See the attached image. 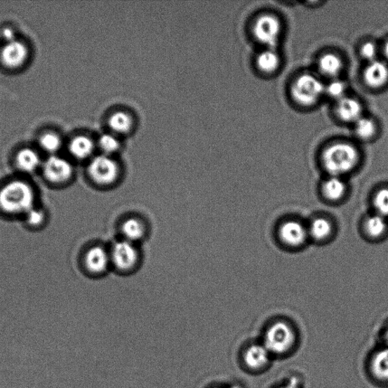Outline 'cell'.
<instances>
[{"label":"cell","mask_w":388,"mask_h":388,"mask_svg":"<svg viewBox=\"0 0 388 388\" xmlns=\"http://www.w3.org/2000/svg\"><path fill=\"white\" fill-rule=\"evenodd\" d=\"M347 188L342 178L330 176L323 185L321 192L326 200L330 202L342 201L347 194Z\"/></svg>","instance_id":"17"},{"label":"cell","mask_w":388,"mask_h":388,"mask_svg":"<svg viewBox=\"0 0 388 388\" xmlns=\"http://www.w3.org/2000/svg\"><path fill=\"white\" fill-rule=\"evenodd\" d=\"M326 86L315 75L301 74L291 86V95L302 107H312L323 97Z\"/></svg>","instance_id":"6"},{"label":"cell","mask_w":388,"mask_h":388,"mask_svg":"<svg viewBox=\"0 0 388 388\" xmlns=\"http://www.w3.org/2000/svg\"><path fill=\"white\" fill-rule=\"evenodd\" d=\"M257 335L276 362L288 361L295 356L305 342L301 330L286 319L269 321Z\"/></svg>","instance_id":"1"},{"label":"cell","mask_w":388,"mask_h":388,"mask_svg":"<svg viewBox=\"0 0 388 388\" xmlns=\"http://www.w3.org/2000/svg\"><path fill=\"white\" fill-rule=\"evenodd\" d=\"M88 174L92 181L100 186L114 184L119 176V168L114 159L108 155H100L91 160Z\"/></svg>","instance_id":"8"},{"label":"cell","mask_w":388,"mask_h":388,"mask_svg":"<svg viewBox=\"0 0 388 388\" xmlns=\"http://www.w3.org/2000/svg\"><path fill=\"white\" fill-rule=\"evenodd\" d=\"M257 68L265 74L276 72L281 65V58L278 52L272 48L261 52L257 58Z\"/></svg>","instance_id":"20"},{"label":"cell","mask_w":388,"mask_h":388,"mask_svg":"<svg viewBox=\"0 0 388 388\" xmlns=\"http://www.w3.org/2000/svg\"><path fill=\"white\" fill-rule=\"evenodd\" d=\"M99 146L105 155L116 152L120 147L118 138L112 134H104L99 139Z\"/></svg>","instance_id":"29"},{"label":"cell","mask_w":388,"mask_h":388,"mask_svg":"<svg viewBox=\"0 0 388 388\" xmlns=\"http://www.w3.org/2000/svg\"><path fill=\"white\" fill-rule=\"evenodd\" d=\"M359 153L352 145L337 143L327 147L323 156V163L330 176L342 178L354 171L359 163Z\"/></svg>","instance_id":"5"},{"label":"cell","mask_w":388,"mask_h":388,"mask_svg":"<svg viewBox=\"0 0 388 388\" xmlns=\"http://www.w3.org/2000/svg\"><path fill=\"white\" fill-rule=\"evenodd\" d=\"M109 125L111 129L118 134H126L133 126V120L127 112L119 111L110 116Z\"/></svg>","instance_id":"25"},{"label":"cell","mask_w":388,"mask_h":388,"mask_svg":"<svg viewBox=\"0 0 388 388\" xmlns=\"http://www.w3.org/2000/svg\"><path fill=\"white\" fill-rule=\"evenodd\" d=\"M264 388H309V384L304 372L290 368L271 378Z\"/></svg>","instance_id":"12"},{"label":"cell","mask_w":388,"mask_h":388,"mask_svg":"<svg viewBox=\"0 0 388 388\" xmlns=\"http://www.w3.org/2000/svg\"><path fill=\"white\" fill-rule=\"evenodd\" d=\"M383 51L385 58L388 60V41L384 44Z\"/></svg>","instance_id":"35"},{"label":"cell","mask_w":388,"mask_h":388,"mask_svg":"<svg viewBox=\"0 0 388 388\" xmlns=\"http://www.w3.org/2000/svg\"><path fill=\"white\" fill-rule=\"evenodd\" d=\"M309 238L316 242L328 240L333 232V225L326 218H316L307 227Z\"/></svg>","instance_id":"19"},{"label":"cell","mask_w":388,"mask_h":388,"mask_svg":"<svg viewBox=\"0 0 388 388\" xmlns=\"http://www.w3.org/2000/svg\"><path fill=\"white\" fill-rule=\"evenodd\" d=\"M34 187L22 180L8 182L0 188V211L8 215L22 216L35 206Z\"/></svg>","instance_id":"3"},{"label":"cell","mask_w":388,"mask_h":388,"mask_svg":"<svg viewBox=\"0 0 388 388\" xmlns=\"http://www.w3.org/2000/svg\"><path fill=\"white\" fill-rule=\"evenodd\" d=\"M377 343H380L388 347V326L383 331L380 340H377Z\"/></svg>","instance_id":"34"},{"label":"cell","mask_w":388,"mask_h":388,"mask_svg":"<svg viewBox=\"0 0 388 388\" xmlns=\"http://www.w3.org/2000/svg\"><path fill=\"white\" fill-rule=\"evenodd\" d=\"M23 218L27 226L36 229L45 224L46 213L41 208L34 206Z\"/></svg>","instance_id":"28"},{"label":"cell","mask_w":388,"mask_h":388,"mask_svg":"<svg viewBox=\"0 0 388 388\" xmlns=\"http://www.w3.org/2000/svg\"><path fill=\"white\" fill-rule=\"evenodd\" d=\"M16 164L22 172L33 173L41 165V159L35 151L25 149L18 153L16 157Z\"/></svg>","instance_id":"23"},{"label":"cell","mask_w":388,"mask_h":388,"mask_svg":"<svg viewBox=\"0 0 388 388\" xmlns=\"http://www.w3.org/2000/svg\"><path fill=\"white\" fill-rule=\"evenodd\" d=\"M318 68L325 76L335 79L342 72L343 61L335 53H326L319 58Z\"/></svg>","instance_id":"18"},{"label":"cell","mask_w":388,"mask_h":388,"mask_svg":"<svg viewBox=\"0 0 388 388\" xmlns=\"http://www.w3.org/2000/svg\"><path fill=\"white\" fill-rule=\"evenodd\" d=\"M28 51L22 42L14 41L6 44L1 52L3 64L9 69L20 67L27 58Z\"/></svg>","instance_id":"13"},{"label":"cell","mask_w":388,"mask_h":388,"mask_svg":"<svg viewBox=\"0 0 388 388\" xmlns=\"http://www.w3.org/2000/svg\"><path fill=\"white\" fill-rule=\"evenodd\" d=\"M109 255L111 262L121 272L135 269L139 261V253L135 243L126 240L113 245Z\"/></svg>","instance_id":"9"},{"label":"cell","mask_w":388,"mask_h":388,"mask_svg":"<svg viewBox=\"0 0 388 388\" xmlns=\"http://www.w3.org/2000/svg\"><path fill=\"white\" fill-rule=\"evenodd\" d=\"M236 361L241 370L252 376L267 374L276 363L257 335L242 340Z\"/></svg>","instance_id":"2"},{"label":"cell","mask_w":388,"mask_h":388,"mask_svg":"<svg viewBox=\"0 0 388 388\" xmlns=\"http://www.w3.org/2000/svg\"><path fill=\"white\" fill-rule=\"evenodd\" d=\"M337 116L344 122L355 123L363 117V106L355 98L344 97L337 101Z\"/></svg>","instance_id":"16"},{"label":"cell","mask_w":388,"mask_h":388,"mask_svg":"<svg viewBox=\"0 0 388 388\" xmlns=\"http://www.w3.org/2000/svg\"><path fill=\"white\" fill-rule=\"evenodd\" d=\"M41 147L49 153H54L59 150L62 141L58 135L53 133L46 134L41 138Z\"/></svg>","instance_id":"31"},{"label":"cell","mask_w":388,"mask_h":388,"mask_svg":"<svg viewBox=\"0 0 388 388\" xmlns=\"http://www.w3.org/2000/svg\"><path fill=\"white\" fill-rule=\"evenodd\" d=\"M376 131L375 122L371 119L362 117L355 123L356 134L362 140L372 139L375 135Z\"/></svg>","instance_id":"26"},{"label":"cell","mask_w":388,"mask_h":388,"mask_svg":"<svg viewBox=\"0 0 388 388\" xmlns=\"http://www.w3.org/2000/svg\"><path fill=\"white\" fill-rule=\"evenodd\" d=\"M93 148L91 139L85 136H79L73 139L69 147L72 155L79 159L89 157L93 153Z\"/></svg>","instance_id":"24"},{"label":"cell","mask_w":388,"mask_h":388,"mask_svg":"<svg viewBox=\"0 0 388 388\" xmlns=\"http://www.w3.org/2000/svg\"><path fill=\"white\" fill-rule=\"evenodd\" d=\"M110 263V255L100 246H94L85 254V267L91 273L102 274L105 272Z\"/></svg>","instance_id":"14"},{"label":"cell","mask_w":388,"mask_h":388,"mask_svg":"<svg viewBox=\"0 0 388 388\" xmlns=\"http://www.w3.org/2000/svg\"><path fill=\"white\" fill-rule=\"evenodd\" d=\"M43 173L47 182L62 185L71 181L74 168L69 161L59 156H51L44 163Z\"/></svg>","instance_id":"10"},{"label":"cell","mask_w":388,"mask_h":388,"mask_svg":"<svg viewBox=\"0 0 388 388\" xmlns=\"http://www.w3.org/2000/svg\"><path fill=\"white\" fill-rule=\"evenodd\" d=\"M373 206L375 213L387 219L388 218V188L378 190L373 197Z\"/></svg>","instance_id":"27"},{"label":"cell","mask_w":388,"mask_h":388,"mask_svg":"<svg viewBox=\"0 0 388 388\" xmlns=\"http://www.w3.org/2000/svg\"><path fill=\"white\" fill-rule=\"evenodd\" d=\"M3 37L7 43L15 41L14 32L9 28H5L3 31Z\"/></svg>","instance_id":"33"},{"label":"cell","mask_w":388,"mask_h":388,"mask_svg":"<svg viewBox=\"0 0 388 388\" xmlns=\"http://www.w3.org/2000/svg\"><path fill=\"white\" fill-rule=\"evenodd\" d=\"M347 91L346 83L337 79L330 81L326 87L325 93L331 99L337 100V101L346 97Z\"/></svg>","instance_id":"30"},{"label":"cell","mask_w":388,"mask_h":388,"mask_svg":"<svg viewBox=\"0 0 388 388\" xmlns=\"http://www.w3.org/2000/svg\"><path fill=\"white\" fill-rule=\"evenodd\" d=\"M279 236L281 241L291 248L302 247L309 239L307 227L295 220L283 222L280 227Z\"/></svg>","instance_id":"11"},{"label":"cell","mask_w":388,"mask_h":388,"mask_svg":"<svg viewBox=\"0 0 388 388\" xmlns=\"http://www.w3.org/2000/svg\"><path fill=\"white\" fill-rule=\"evenodd\" d=\"M121 232L125 240L135 243L144 238L146 234L145 225L135 218H129L123 222Z\"/></svg>","instance_id":"21"},{"label":"cell","mask_w":388,"mask_h":388,"mask_svg":"<svg viewBox=\"0 0 388 388\" xmlns=\"http://www.w3.org/2000/svg\"><path fill=\"white\" fill-rule=\"evenodd\" d=\"M363 79L369 88L378 89L384 87L388 82L387 65L377 60L369 62L364 72Z\"/></svg>","instance_id":"15"},{"label":"cell","mask_w":388,"mask_h":388,"mask_svg":"<svg viewBox=\"0 0 388 388\" xmlns=\"http://www.w3.org/2000/svg\"><path fill=\"white\" fill-rule=\"evenodd\" d=\"M387 219L376 213L368 216L364 223V230L367 236L373 239L382 238L387 232Z\"/></svg>","instance_id":"22"},{"label":"cell","mask_w":388,"mask_h":388,"mask_svg":"<svg viewBox=\"0 0 388 388\" xmlns=\"http://www.w3.org/2000/svg\"><path fill=\"white\" fill-rule=\"evenodd\" d=\"M282 32V24L279 18L272 14H264L257 18L253 26V34L257 41L267 48L274 49Z\"/></svg>","instance_id":"7"},{"label":"cell","mask_w":388,"mask_h":388,"mask_svg":"<svg viewBox=\"0 0 388 388\" xmlns=\"http://www.w3.org/2000/svg\"><path fill=\"white\" fill-rule=\"evenodd\" d=\"M361 53L363 58L369 62L376 60L377 47L373 42H366L361 46Z\"/></svg>","instance_id":"32"},{"label":"cell","mask_w":388,"mask_h":388,"mask_svg":"<svg viewBox=\"0 0 388 388\" xmlns=\"http://www.w3.org/2000/svg\"><path fill=\"white\" fill-rule=\"evenodd\" d=\"M359 370L365 381L373 386L388 385V347L376 343L366 347L359 359Z\"/></svg>","instance_id":"4"}]
</instances>
